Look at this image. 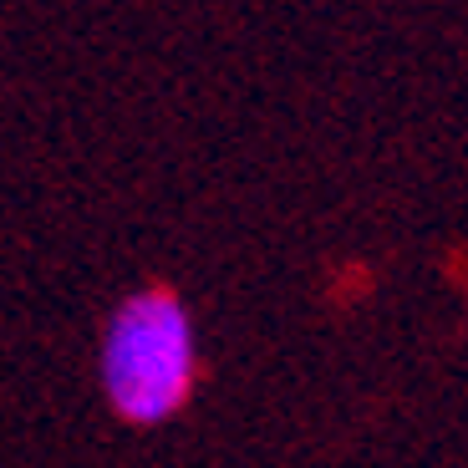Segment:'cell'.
I'll return each mask as SVG.
<instances>
[{
    "instance_id": "6da1fadb",
    "label": "cell",
    "mask_w": 468,
    "mask_h": 468,
    "mask_svg": "<svg viewBox=\"0 0 468 468\" xmlns=\"http://www.w3.org/2000/svg\"><path fill=\"white\" fill-rule=\"evenodd\" d=\"M204 377L199 321L168 281L128 291L97 331V392L133 433L184 418Z\"/></svg>"
}]
</instances>
